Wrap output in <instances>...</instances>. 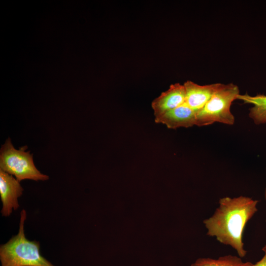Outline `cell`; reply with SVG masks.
Returning a JSON list of instances; mask_svg holds the SVG:
<instances>
[{
	"mask_svg": "<svg viewBox=\"0 0 266 266\" xmlns=\"http://www.w3.org/2000/svg\"><path fill=\"white\" fill-rule=\"evenodd\" d=\"M258 202L243 196L221 198L212 215L203 221L206 234L232 247L239 257H244L247 251L242 240L243 233L247 223L258 211Z\"/></svg>",
	"mask_w": 266,
	"mask_h": 266,
	"instance_id": "6da1fadb",
	"label": "cell"
},
{
	"mask_svg": "<svg viewBox=\"0 0 266 266\" xmlns=\"http://www.w3.org/2000/svg\"><path fill=\"white\" fill-rule=\"evenodd\" d=\"M25 210L20 213L18 233L0 246L1 266H55L40 253V243L28 239L24 233Z\"/></svg>",
	"mask_w": 266,
	"mask_h": 266,
	"instance_id": "7a4b0ae2",
	"label": "cell"
},
{
	"mask_svg": "<svg viewBox=\"0 0 266 266\" xmlns=\"http://www.w3.org/2000/svg\"><path fill=\"white\" fill-rule=\"evenodd\" d=\"M239 94L236 85L232 83L222 84L204 106L196 112V126H205L215 122L233 125L235 118L230 108Z\"/></svg>",
	"mask_w": 266,
	"mask_h": 266,
	"instance_id": "3957f363",
	"label": "cell"
},
{
	"mask_svg": "<svg viewBox=\"0 0 266 266\" xmlns=\"http://www.w3.org/2000/svg\"><path fill=\"white\" fill-rule=\"evenodd\" d=\"M27 146L16 149L10 138L1 146L0 153V169L14 175L20 182L25 179L36 181L49 179L47 175L41 173L35 167L33 155L26 151Z\"/></svg>",
	"mask_w": 266,
	"mask_h": 266,
	"instance_id": "277c9868",
	"label": "cell"
},
{
	"mask_svg": "<svg viewBox=\"0 0 266 266\" xmlns=\"http://www.w3.org/2000/svg\"><path fill=\"white\" fill-rule=\"evenodd\" d=\"M23 190L20 182L16 178L0 169V196L2 216H9L13 210H15L19 207L18 198L22 195Z\"/></svg>",
	"mask_w": 266,
	"mask_h": 266,
	"instance_id": "5b68a950",
	"label": "cell"
},
{
	"mask_svg": "<svg viewBox=\"0 0 266 266\" xmlns=\"http://www.w3.org/2000/svg\"><path fill=\"white\" fill-rule=\"evenodd\" d=\"M186 91L184 85L176 83L161 93L151 103L155 117L171 110L185 103Z\"/></svg>",
	"mask_w": 266,
	"mask_h": 266,
	"instance_id": "8992f818",
	"label": "cell"
},
{
	"mask_svg": "<svg viewBox=\"0 0 266 266\" xmlns=\"http://www.w3.org/2000/svg\"><path fill=\"white\" fill-rule=\"evenodd\" d=\"M222 83L200 85L187 80L184 83L186 91L185 103L195 111L202 109Z\"/></svg>",
	"mask_w": 266,
	"mask_h": 266,
	"instance_id": "52a82bcc",
	"label": "cell"
},
{
	"mask_svg": "<svg viewBox=\"0 0 266 266\" xmlns=\"http://www.w3.org/2000/svg\"><path fill=\"white\" fill-rule=\"evenodd\" d=\"M155 122L164 124L167 128L171 129L180 127L189 128L196 125V111L185 103L155 117Z\"/></svg>",
	"mask_w": 266,
	"mask_h": 266,
	"instance_id": "ba28073f",
	"label": "cell"
},
{
	"mask_svg": "<svg viewBox=\"0 0 266 266\" xmlns=\"http://www.w3.org/2000/svg\"><path fill=\"white\" fill-rule=\"evenodd\" d=\"M237 100L243 101L245 103L253 105L249 109L248 115L256 125L266 124V96L258 94L251 96L248 94H239Z\"/></svg>",
	"mask_w": 266,
	"mask_h": 266,
	"instance_id": "9c48e42d",
	"label": "cell"
},
{
	"mask_svg": "<svg viewBox=\"0 0 266 266\" xmlns=\"http://www.w3.org/2000/svg\"><path fill=\"white\" fill-rule=\"evenodd\" d=\"M250 262H244L239 256L227 255L215 259L210 258L198 259L191 266H251Z\"/></svg>",
	"mask_w": 266,
	"mask_h": 266,
	"instance_id": "30bf717a",
	"label": "cell"
},
{
	"mask_svg": "<svg viewBox=\"0 0 266 266\" xmlns=\"http://www.w3.org/2000/svg\"><path fill=\"white\" fill-rule=\"evenodd\" d=\"M264 255L262 258L255 264H252L251 266H266V243L262 247Z\"/></svg>",
	"mask_w": 266,
	"mask_h": 266,
	"instance_id": "8fae6325",
	"label": "cell"
},
{
	"mask_svg": "<svg viewBox=\"0 0 266 266\" xmlns=\"http://www.w3.org/2000/svg\"><path fill=\"white\" fill-rule=\"evenodd\" d=\"M264 198L266 202V187L265 188V192H264Z\"/></svg>",
	"mask_w": 266,
	"mask_h": 266,
	"instance_id": "7c38bea8",
	"label": "cell"
}]
</instances>
